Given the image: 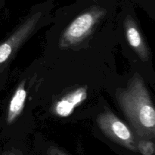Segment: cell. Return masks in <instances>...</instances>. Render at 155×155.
<instances>
[{"label":"cell","mask_w":155,"mask_h":155,"mask_svg":"<svg viewBox=\"0 0 155 155\" xmlns=\"http://www.w3.org/2000/svg\"><path fill=\"white\" fill-rule=\"evenodd\" d=\"M115 98L138 139L155 137V110L142 76L134 74L127 87L118 88Z\"/></svg>","instance_id":"1"},{"label":"cell","mask_w":155,"mask_h":155,"mask_svg":"<svg viewBox=\"0 0 155 155\" xmlns=\"http://www.w3.org/2000/svg\"><path fill=\"white\" fill-rule=\"evenodd\" d=\"M106 13L105 9L96 5L82 12L62 32L59 39L60 48L66 49L83 42L94 31Z\"/></svg>","instance_id":"2"},{"label":"cell","mask_w":155,"mask_h":155,"mask_svg":"<svg viewBox=\"0 0 155 155\" xmlns=\"http://www.w3.org/2000/svg\"><path fill=\"white\" fill-rule=\"evenodd\" d=\"M97 124L102 133L115 143L136 152V140L133 131L108 109L97 117Z\"/></svg>","instance_id":"3"},{"label":"cell","mask_w":155,"mask_h":155,"mask_svg":"<svg viewBox=\"0 0 155 155\" xmlns=\"http://www.w3.org/2000/svg\"><path fill=\"white\" fill-rule=\"evenodd\" d=\"M41 18L42 13L39 12L29 16L8 39L0 43V72L4 70L21 45L31 36Z\"/></svg>","instance_id":"4"},{"label":"cell","mask_w":155,"mask_h":155,"mask_svg":"<svg viewBox=\"0 0 155 155\" xmlns=\"http://www.w3.org/2000/svg\"><path fill=\"white\" fill-rule=\"evenodd\" d=\"M124 32L130 46L139 55L142 61H148L151 53L144 36L133 17L127 15L124 22Z\"/></svg>","instance_id":"5"},{"label":"cell","mask_w":155,"mask_h":155,"mask_svg":"<svg viewBox=\"0 0 155 155\" xmlns=\"http://www.w3.org/2000/svg\"><path fill=\"white\" fill-rule=\"evenodd\" d=\"M87 87H80L58 101L54 107V112L59 117H66L72 114L75 107L80 105L87 98Z\"/></svg>","instance_id":"6"},{"label":"cell","mask_w":155,"mask_h":155,"mask_svg":"<svg viewBox=\"0 0 155 155\" xmlns=\"http://www.w3.org/2000/svg\"><path fill=\"white\" fill-rule=\"evenodd\" d=\"M27 98V91L25 89V81H22L17 88L12 97L7 111L6 122L8 125L12 124L22 113Z\"/></svg>","instance_id":"7"},{"label":"cell","mask_w":155,"mask_h":155,"mask_svg":"<svg viewBox=\"0 0 155 155\" xmlns=\"http://www.w3.org/2000/svg\"><path fill=\"white\" fill-rule=\"evenodd\" d=\"M137 151L142 155H154V144L150 139H138L136 141Z\"/></svg>","instance_id":"8"},{"label":"cell","mask_w":155,"mask_h":155,"mask_svg":"<svg viewBox=\"0 0 155 155\" xmlns=\"http://www.w3.org/2000/svg\"><path fill=\"white\" fill-rule=\"evenodd\" d=\"M47 155H69L61 148L54 146H51L47 150Z\"/></svg>","instance_id":"9"},{"label":"cell","mask_w":155,"mask_h":155,"mask_svg":"<svg viewBox=\"0 0 155 155\" xmlns=\"http://www.w3.org/2000/svg\"><path fill=\"white\" fill-rule=\"evenodd\" d=\"M8 155H23L22 153L18 149H12V151L8 153Z\"/></svg>","instance_id":"10"},{"label":"cell","mask_w":155,"mask_h":155,"mask_svg":"<svg viewBox=\"0 0 155 155\" xmlns=\"http://www.w3.org/2000/svg\"><path fill=\"white\" fill-rule=\"evenodd\" d=\"M5 155H8V154H5Z\"/></svg>","instance_id":"11"}]
</instances>
